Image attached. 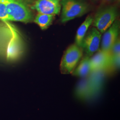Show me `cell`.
<instances>
[{
	"label": "cell",
	"mask_w": 120,
	"mask_h": 120,
	"mask_svg": "<svg viewBox=\"0 0 120 120\" xmlns=\"http://www.w3.org/2000/svg\"><path fill=\"white\" fill-rule=\"evenodd\" d=\"M10 21L29 23L34 15L27 0H5Z\"/></svg>",
	"instance_id": "6da1fadb"
},
{
	"label": "cell",
	"mask_w": 120,
	"mask_h": 120,
	"mask_svg": "<svg viewBox=\"0 0 120 120\" xmlns=\"http://www.w3.org/2000/svg\"><path fill=\"white\" fill-rule=\"evenodd\" d=\"M60 4L62 23L81 17L90 9V5L85 0H61Z\"/></svg>",
	"instance_id": "7a4b0ae2"
},
{
	"label": "cell",
	"mask_w": 120,
	"mask_h": 120,
	"mask_svg": "<svg viewBox=\"0 0 120 120\" xmlns=\"http://www.w3.org/2000/svg\"><path fill=\"white\" fill-rule=\"evenodd\" d=\"M118 15L115 6H108L100 9L93 19V24L101 34H104L115 22Z\"/></svg>",
	"instance_id": "3957f363"
},
{
	"label": "cell",
	"mask_w": 120,
	"mask_h": 120,
	"mask_svg": "<svg viewBox=\"0 0 120 120\" xmlns=\"http://www.w3.org/2000/svg\"><path fill=\"white\" fill-rule=\"evenodd\" d=\"M83 50L76 44L69 46L65 50L60 62V72L64 74L72 73L83 55Z\"/></svg>",
	"instance_id": "277c9868"
},
{
	"label": "cell",
	"mask_w": 120,
	"mask_h": 120,
	"mask_svg": "<svg viewBox=\"0 0 120 120\" xmlns=\"http://www.w3.org/2000/svg\"><path fill=\"white\" fill-rule=\"evenodd\" d=\"M101 34L96 28L93 27L87 32L82 43V47L87 56L90 57L98 50Z\"/></svg>",
	"instance_id": "5b68a950"
},
{
	"label": "cell",
	"mask_w": 120,
	"mask_h": 120,
	"mask_svg": "<svg viewBox=\"0 0 120 120\" xmlns=\"http://www.w3.org/2000/svg\"><path fill=\"white\" fill-rule=\"evenodd\" d=\"M103 69L91 71L87 77L90 86V99L96 98L102 91L104 86L105 76Z\"/></svg>",
	"instance_id": "8992f818"
},
{
	"label": "cell",
	"mask_w": 120,
	"mask_h": 120,
	"mask_svg": "<svg viewBox=\"0 0 120 120\" xmlns=\"http://www.w3.org/2000/svg\"><path fill=\"white\" fill-rule=\"evenodd\" d=\"M61 0H36L33 8L40 13L59 15L61 11Z\"/></svg>",
	"instance_id": "52a82bcc"
},
{
	"label": "cell",
	"mask_w": 120,
	"mask_h": 120,
	"mask_svg": "<svg viewBox=\"0 0 120 120\" xmlns=\"http://www.w3.org/2000/svg\"><path fill=\"white\" fill-rule=\"evenodd\" d=\"M120 32V22L118 20H115V22L103 35L101 49L103 51H109L112 45L118 38Z\"/></svg>",
	"instance_id": "ba28073f"
},
{
	"label": "cell",
	"mask_w": 120,
	"mask_h": 120,
	"mask_svg": "<svg viewBox=\"0 0 120 120\" xmlns=\"http://www.w3.org/2000/svg\"><path fill=\"white\" fill-rule=\"evenodd\" d=\"M11 30L12 37L7 45L6 55L8 59L13 60L17 59L22 55L23 47L19 35L12 27Z\"/></svg>",
	"instance_id": "9c48e42d"
},
{
	"label": "cell",
	"mask_w": 120,
	"mask_h": 120,
	"mask_svg": "<svg viewBox=\"0 0 120 120\" xmlns=\"http://www.w3.org/2000/svg\"><path fill=\"white\" fill-rule=\"evenodd\" d=\"M111 57L109 51L99 50L92 57L90 58L91 71L104 69L107 65Z\"/></svg>",
	"instance_id": "30bf717a"
},
{
	"label": "cell",
	"mask_w": 120,
	"mask_h": 120,
	"mask_svg": "<svg viewBox=\"0 0 120 120\" xmlns=\"http://www.w3.org/2000/svg\"><path fill=\"white\" fill-rule=\"evenodd\" d=\"M75 93L77 98L82 101L90 99V86L87 77L82 78L76 87Z\"/></svg>",
	"instance_id": "8fae6325"
},
{
	"label": "cell",
	"mask_w": 120,
	"mask_h": 120,
	"mask_svg": "<svg viewBox=\"0 0 120 120\" xmlns=\"http://www.w3.org/2000/svg\"><path fill=\"white\" fill-rule=\"evenodd\" d=\"M91 72L90 57L86 55L82 59L77 67L74 69L72 74L75 77L84 78L87 77Z\"/></svg>",
	"instance_id": "7c38bea8"
},
{
	"label": "cell",
	"mask_w": 120,
	"mask_h": 120,
	"mask_svg": "<svg viewBox=\"0 0 120 120\" xmlns=\"http://www.w3.org/2000/svg\"><path fill=\"white\" fill-rule=\"evenodd\" d=\"M93 19L94 17L92 16H88L77 30L75 38V44L80 47H82L83 40L89 27L93 23Z\"/></svg>",
	"instance_id": "4fadbf2b"
},
{
	"label": "cell",
	"mask_w": 120,
	"mask_h": 120,
	"mask_svg": "<svg viewBox=\"0 0 120 120\" xmlns=\"http://www.w3.org/2000/svg\"><path fill=\"white\" fill-rule=\"evenodd\" d=\"M55 15H48L38 13L35 17L34 22L40 27L42 30H46L51 26L53 21Z\"/></svg>",
	"instance_id": "5bb4252c"
},
{
	"label": "cell",
	"mask_w": 120,
	"mask_h": 120,
	"mask_svg": "<svg viewBox=\"0 0 120 120\" xmlns=\"http://www.w3.org/2000/svg\"><path fill=\"white\" fill-rule=\"evenodd\" d=\"M0 20L5 23L10 21L5 0H0Z\"/></svg>",
	"instance_id": "9a60e30c"
},
{
	"label": "cell",
	"mask_w": 120,
	"mask_h": 120,
	"mask_svg": "<svg viewBox=\"0 0 120 120\" xmlns=\"http://www.w3.org/2000/svg\"><path fill=\"white\" fill-rule=\"evenodd\" d=\"M109 51L112 56H116L120 55V39H117L116 42L112 45Z\"/></svg>",
	"instance_id": "2e32d148"
}]
</instances>
